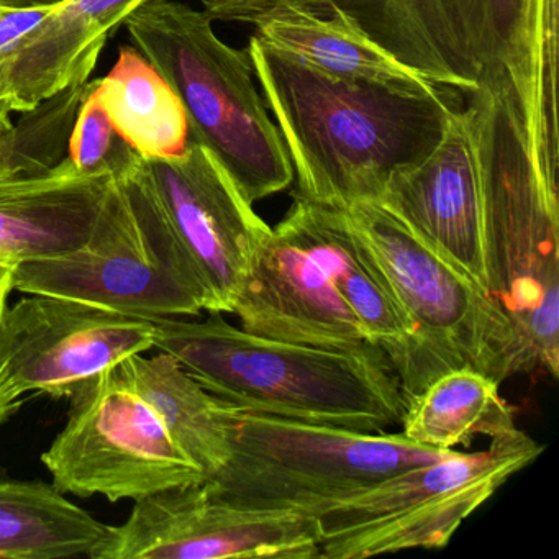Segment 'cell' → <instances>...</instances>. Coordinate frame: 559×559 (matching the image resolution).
<instances>
[{
    "mask_svg": "<svg viewBox=\"0 0 559 559\" xmlns=\"http://www.w3.org/2000/svg\"><path fill=\"white\" fill-rule=\"evenodd\" d=\"M231 313L251 335L389 361L319 263L277 225L258 245Z\"/></svg>",
    "mask_w": 559,
    "mask_h": 559,
    "instance_id": "14",
    "label": "cell"
},
{
    "mask_svg": "<svg viewBox=\"0 0 559 559\" xmlns=\"http://www.w3.org/2000/svg\"><path fill=\"white\" fill-rule=\"evenodd\" d=\"M277 4H296L323 14L335 9L427 80L464 97L477 90L454 53L437 0H204L202 11L214 22L250 25L261 12Z\"/></svg>",
    "mask_w": 559,
    "mask_h": 559,
    "instance_id": "18",
    "label": "cell"
},
{
    "mask_svg": "<svg viewBox=\"0 0 559 559\" xmlns=\"http://www.w3.org/2000/svg\"><path fill=\"white\" fill-rule=\"evenodd\" d=\"M12 114L8 112L4 107H0V140L8 136L15 127L14 120L11 119Z\"/></svg>",
    "mask_w": 559,
    "mask_h": 559,
    "instance_id": "30",
    "label": "cell"
},
{
    "mask_svg": "<svg viewBox=\"0 0 559 559\" xmlns=\"http://www.w3.org/2000/svg\"><path fill=\"white\" fill-rule=\"evenodd\" d=\"M61 156L63 136L57 122L44 110H31L0 140V178L47 171Z\"/></svg>",
    "mask_w": 559,
    "mask_h": 559,
    "instance_id": "24",
    "label": "cell"
},
{
    "mask_svg": "<svg viewBox=\"0 0 559 559\" xmlns=\"http://www.w3.org/2000/svg\"><path fill=\"white\" fill-rule=\"evenodd\" d=\"M53 8H2L0 9V107L4 96L5 78L25 37L34 32Z\"/></svg>",
    "mask_w": 559,
    "mask_h": 559,
    "instance_id": "26",
    "label": "cell"
},
{
    "mask_svg": "<svg viewBox=\"0 0 559 559\" xmlns=\"http://www.w3.org/2000/svg\"><path fill=\"white\" fill-rule=\"evenodd\" d=\"M4 8V5H0V9Z\"/></svg>",
    "mask_w": 559,
    "mask_h": 559,
    "instance_id": "31",
    "label": "cell"
},
{
    "mask_svg": "<svg viewBox=\"0 0 559 559\" xmlns=\"http://www.w3.org/2000/svg\"><path fill=\"white\" fill-rule=\"evenodd\" d=\"M293 198L277 227L319 263L336 293L385 353L408 404L443 371L349 227L345 211Z\"/></svg>",
    "mask_w": 559,
    "mask_h": 559,
    "instance_id": "15",
    "label": "cell"
},
{
    "mask_svg": "<svg viewBox=\"0 0 559 559\" xmlns=\"http://www.w3.org/2000/svg\"><path fill=\"white\" fill-rule=\"evenodd\" d=\"M110 535L53 483L0 474V559H97Z\"/></svg>",
    "mask_w": 559,
    "mask_h": 559,
    "instance_id": "20",
    "label": "cell"
},
{
    "mask_svg": "<svg viewBox=\"0 0 559 559\" xmlns=\"http://www.w3.org/2000/svg\"><path fill=\"white\" fill-rule=\"evenodd\" d=\"M116 369L158 412L173 441L205 479L227 464L230 443L224 405L171 356H130Z\"/></svg>",
    "mask_w": 559,
    "mask_h": 559,
    "instance_id": "21",
    "label": "cell"
},
{
    "mask_svg": "<svg viewBox=\"0 0 559 559\" xmlns=\"http://www.w3.org/2000/svg\"><path fill=\"white\" fill-rule=\"evenodd\" d=\"M474 112L486 290L535 371L559 374L558 185L542 175L515 100L477 90Z\"/></svg>",
    "mask_w": 559,
    "mask_h": 559,
    "instance_id": "3",
    "label": "cell"
},
{
    "mask_svg": "<svg viewBox=\"0 0 559 559\" xmlns=\"http://www.w3.org/2000/svg\"><path fill=\"white\" fill-rule=\"evenodd\" d=\"M155 322L28 294L0 313V381L19 397L80 401L123 359L155 348Z\"/></svg>",
    "mask_w": 559,
    "mask_h": 559,
    "instance_id": "11",
    "label": "cell"
},
{
    "mask_svg": "<svg viewBox=\"0 0 559 559\" xmlns=\"http://www.w3.org/2000/svg\"><path fill=\"white\" fill-rule=\"evenodd\" d=\"M112 179L78 171L68 156L47 171L0 178V266L81 247Z\"/></svg>",
    "mask_w": 559,
    "mask_h": 559,
    "instance_id": "16",
    "label": "cell"
},
{
    "mask_svg": "<svg viewBox=\"0 0 559 559\" xmlns=\"http://www.w3.org/2000/svg\"><path fill=\"white\" fill-rule=\"evenodd\" d=\"M12 267L0 266V313L8 306L9 294L12 293Z\"/></svg>",
    "mask_w": 559,
    "mask_h": 559,
    "instance_id": "29",
    "label": "cell"
},
{
    "mask_svg": "<svg viewBox=\"0 0 559 559\" xmlns=\"http://www.w3.org/2000/svg\"><path fill=\"white\" fill-rule=\"evenodd\" d=\"M248 27L261 44L330 76L428 94L450 90L392 57L335 9L323 14L296 4H277L261 12Z\"/></svg>",
    "mask_w": 559,
    "mask_h": 559,
    "instance_id": "19",
    "label": "cell"
},
{
    "mask_svg": "<svg viewBox=\"0 0 559 559\" xmlns=\"http://www.w3.org/2000/svg\"><path fill=\"white\" fill-rule=\"evenodd\" d=\"M343 211L443 374L471 368L502 384L535 371L507 317L453 261L379 202H356Z\"/></svg>",
    "mask_w": 559,
    "mask_h": 559,
    "instance_id": "7",
    "label": "cell"
},
{
    "mask_svg": "<svg viewBox=\"0 0 559 559\" xmlns=\"http://www.w3.org/2000/svg\"><path fill=\"white\" fill-rule=\"evenodd\" d=\"M245 50L293 166V195L326 207L376 201L395 169L437 146L466 100L330 76L253 35Z\"/></svg>",
    "mask_w": 559,
    "mask_h": 559,
    "instance_id": "1",
    "label": "cell"
},
{
    "mask_svg": "<svg viewBox=\"0 0 559 559\" xmlns=\"http://www.w3.org/2000/svg\"><path fill=\"white\" fill-rule=\"evenodd\" d=\"M376 202L486 289L483 186L474 112L464 100L420 162L392 173Z\"/></svg>",
    "mask_w": 559,
    "mask_h": 559,
    "instance_id": "13",
    "label": "cell"
},
{
    "mask_svg": "<svg viewBox=\"0 0 559 559\" xmlns=\"http://www.w3.org/2000/svg\"><path fill=\"white\" fill-rule=\"evenodd\" d=\"M94 91L117 135L143 158H175L188 150L191 127L181 99L133 45L120 47Z\"/></svg>",
    "mask_w": 559,
    "mask_h": 559,
    "instance_id": "22",
    "label": "cell"
},
{
    "mask_svg": "<svg viewBox=\"0 0 559 559\" xmlns=\"http://www.w3.org/2000/svg\"><path fill=\"white\" fill-rule=\"evenodd\" d=\"M64 0H0L4 8H57Z\"/></svg>",
    "mask_w": 559,
    "mask_h": 559,
    "instance_id": "28",
    "label": "cell"
},
{
    "mask_svg": "<svg viewBox=\"0 0 559 559\" xmlns=\"http://www.w3.org/2000/svg\"><path fill=\"white\" fill-rule=\"evenodd\" d=\"M489 440L484 450H453L323 510L320 559L447 546L467 516L545 450L519 427Z\"/></svg>",
    "mask_w": 559,
    "mask_h": 559,
    "instance_id": "6",
    "label": "cell"
},
{
    "mask_svg": "<svg viewBox=\"0 0 559 559\" xmlns=\"http://www.w3.org/2000/svg\"><path fill=\"white\" fill-rule=\"evenodd\" d=\"M320 559V523L294 510L214 499L204 483L136 500L97 559Z\"/></svg>",
    "mask_w": 559,
    "mask_h": 559,
    "instance_id": "12",
    "label": "cell"
},
{
    "mask_svg": "<svg viewBox=\"0 0 559 559\" xmlns=\"http://www.w3.org/2000/svg\"><path fill=\"white\" fill-rule=\"evenodd\" d=\"M122 166L202 309L231 313L270 225L211 150L192 136L188 150L175 158H143L127 145Z\"/></svg>",
    "mask_w": 559,
    "mask_h": 559,
    "instance_id": "9",
    "label": "cell"
},
{
    "mask_svg": "<svg viewBox=\"0 0 559 559\" xmlns=\"http://www.w3.org/2000/svg\"><path fill=\"white\" fill-rule=\"evenodd\" d=\"M499 382L471 368L438 376L407 404L402 435L437 450H454L474 437L515 430V412L500 397Z\"/></svg>",
    "mask_w": 559,
    "mask_h": 559,
    "instance_id": "23",
    "label": "cell"
},
{
    "mask_svg": "<svg viewBox=\"0 0 559 559\" xmlns=\"http://www.w3.org/2000/svg\"><path fill=\"white\" fill-rule=\"evenodd\" d=\"M204 11L176 0L123 22L133 47L175 90L192 139L211 150L250 204L293 186L294 171L247 50L225 44Z\"/></svg>",
    "mask_w": 559,
    "mask_h": 559,
    "instance_id": "4",
    "label": "cell"
},
{
    "mask_svg": "<svg viewBox=\"0 0 559 559\" xmlns=\"http://www.w3.org/2000/svg\"><path fill=\"white\" fill-rule=\"evenodd\" d=\"M12 290L67 297L142 319L201 316L158 222L123 168L104 195L81 247L25 261L12 270Z\"/></svg>",
    "mask_w": 559,
    "mask_h": 559,
    "instance_id": "8",
    "label": "cell"
},
{
    "mask_svg": "<svg viewBox=\"0 0 559 559\" xmlns=\"http://www.w3.org/2000/svg\"><path fill=\"white\" fill-rule=\"evenodd\" d=\"M222 405L230 457L205 486L231 506L319 516L340 500L453 451L415 443L402 431L348 430Z\"/></svg>",
    "mask_w": 559,
    "mask_h": 559,
    "instance_id": "5",
    "label": "cell"
},
{
    "mask_svg": "<svg viewBox=\"0 0 559 559\" xmlns=\"http://www.w3.org/2000/svg\"><path fill=\"white\" fill-rule=\"evenodd\" d=\"M153 322L155 348L237 411L376 433L401 427L407 414L385 359L251 335L222 312Z\"/></svg>",
    "mask_w": 559,
    "mask_h": 559,
    "instance_id": "2",
    "label": "cell"
},
{
    "mask_svg": "<svg viewBox=\"0 0 559 559\" xmlns=\"http://www.w3.org/2000/svg\"><path fill=\"white\" fill-rule=\"evenodd\" d=\"M94 87L96 81L91 84L90 93L78 110L67 150L68 158L76 166L78 171L86 175L112 171L110 162L120 140L106 110L100 106Z\"/></svg>",
    "mask_w": 559,
    "mask_h": 559,
    "instance_id": "25",
    "label": "cell"
},
{
    "mask_svg": "<svg viewBox=\"0 0 559 559\" xmlns=\"http://www.w3.org/2000/svg\"><path fill=\"white\" fill-rule=\"evenodd\" d=\"M41 461L64 493L103 496L110 502H136L205 480L158 412L116 368L71 404L70 420Z\"/></svg>",
    "mask_w": 559,
    "mask_h": 559,
    "instance_id": "10",
    "label": "cell"
},
{
    "mask_svg": "<svg viewBox=\"0 0 559 559\" xmlns=\"http://www.w3.org/2000/svg\"><path fill=\"white\" fill-rule=\"evenodd\" d=\"M148 2L156 0H64L53 8L9 67L4 109L28 112L68 87L86 84L110 38Z\"/></svg>",
    "mask_w": 559,
    "mask_h": 559,
    "instance_id": "17",
    "label": "cell"
},
{
    "mask_svg": "<svg viewBox=\"0 0 559 559\" xmlns=\"http://www.w3.org/2000/svg\"><path fill=\"white\" fill-rule=\"evenodd\" d=\"M22 404H24V397H19L4 382L0 381V425L5 424L12 415L17 414Z\"/></svg>",
    "mask_w": 559,
    "mask_h": 559,
    "instance_id": "27",
    "label": "cell"
}]
</instances>
